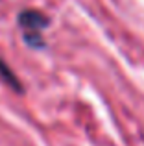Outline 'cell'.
Returning <instances> with one entry per match:
<instances>
[{"label": "cell", "instance_id": "1", "mask_svg": "<svg viewBox=\"0 0 144 146\" xmlns=\"http://www.w3.org/2000/svg\"><path fill=\"white\" fill-rule=\"evenodd\" d=\"M18 26H20L24 32H41V30H44L48 24H50V21H48V17L44 13H41V11L37 9H24L18 13Z\"/></svg>", "mask_w": 144, "mask_h": 146}, {"label": "cell", "instance_id": "2", "mask_svg": "<svg viewBox=\"0 0 144 146\" xmlns=\"http://www.w3.org/2000/svg\"><path fill=\"white\" fill-rule=\"evenodd\" d=\"M0 80H2L4 83H6L7 87H9L13 93H24V87H22V83L18 82V78L15 76V72L11 70L9 67H7V63L0 57Z\"/></svg>", "mask_w": 144, "mask_h": 146}, {"label": "cell", "instance_id": "3", "mask_svg": "<svg viewBox=\"0 0 144 146\" xmlns=\"http://www.w3.org/2000/svg\"><path fill=\"white\" fill-rule=\"evenodd\" d=\"M24 43L30 48H44V39L41 32H24Z\"/></svg>", "mask_w": 144, "mask_h": 146}]
</instances>
